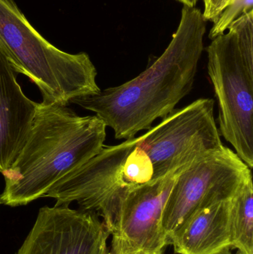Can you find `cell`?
I'll list each match as a JSON object with an SVG mask.
<instances>
[{
	"label": "cell",
	"instance_id": "1",
	"mask_svg": "<svg viewBox=\"0 0 253 254\" xmlns=\"http://www.w3.org/2000/svg\"><path fill=\"white\" fill-rule=\"evenodd\" d=\"M206 21L202 10L184 5L181 20L163 54L132 80L70 103L93 112L117 139L135 137L175 110L193 89L203 51Z\"/></svg>",
	"mask_w": 253,
	"mask_h": 254
},
{
	"label": "cell",
	"instance_id": "2",
	"mask_svg": "<svg viewBox=\"0 0 253 254\" xmlns=\"http://www.w3.org/2000/svg\"><path fill=\"white\" fill-rule=\"evenodd\" d=\"M106 126L97 116H79L67 106L39 104L28 140L2 173L1 204L26 205L98 153Z\"/></svg>",
	"mask_w": 253,
	"mask_h": 254
},
{
	"label": "cell",
	"instance_id": "3",
	"mask_svg": "<svg viewBox=\"0 0 253 254\" xmlns=\"http://www.w3.org/2000/svg\"><path fill=\"white\" fill-rule=\"evenodd\" d=\"M0 47L15 72L37 85L43 104L67 106L74 98L101 91L89 55L67 53L51 44L14 0H0Z\"/></svg>",
	"mask_w": 253,
	"mask_h": 254
},
{
	"label": "cell",
	"instance_id": "4",
	"mask_svg": "<svg viewBox=\"0 0 253 254\" xmlns=\"http://www.w3.org/2000/svg\"><path fill=\"white\" fill-rule=\"evenodd\" d=\"M206 49L208 74L218 101L219 133L253 167V10Z\"/></svg>",
	"mask_w": 253,
	"mask_h": 254
},
{
	"label": "cell",
	"instance_id": "5",
	"mask_svg": "<svg viewBox=\"0 0 253 254\" xmlns=\"http://www.w3.org/2000/svg\"><path fill=\"white\" fill-rule=\"evenodd\" d=\"M150 181L144 161L133 149V139L102 146L86 164L61 179L44 197L56 199L55 206L76 201L80 210L101 216L110 234L120 202L132 188Z\"/></svg>",
	"mask_w": 253,
	"mask_h": 254
},
{
	"label": "cell",
	"instance_id": "6",
	"mask_svg": "<svg viewBox=\"0 0 253 254\" xmlns=\"http://www.w3.org/2000/svg\"><path fill=\"white\" fill-rule=\"evenodd\" d=\"M154 166V180L181 171L224 146L214 117V101L201 98L174 110L140 136Z\"/></svg>",
	"mask_w": 253,
	"mask_h": 254
},
{
	"label": "cell",
	"instance_id": "7",
	"mask_svg": "<svg viewBox=\"0 0 253 254\" xmlns=\"http://www.w3.org/2000/svg\"><path fill=\"white\" fill-rule=\"evenodd\" d=\"M251 177L252 170L224 146L186 167L177 176L163 209L162 227L168 244L175 230L192 213L230 199Z\"/></svg>",
	"mask_w": 253,
	"mask_h": 254
},
{
	"label": "cell",
	"instance_id": "8",
	"mask_svg": "<svg viewBox=\"0 0 253 254\" xmlns=\"http://www.w3.org/2000/svg\"><path fill=\"white\" fill-rule=\"evenodd\" d=\"M132 188L120 202L109 254H163L168 246L162 216L180 173Z\"/></svg>",
	"mask_w": 253,
	"mask_h": 254
},
{
	"label": "cell",
	"instance_id": "9",
	"mask_svg": "<svg viewBox=\"0 0 253 254\" xmlns=\"http://www.w3.org/2000/svg\"><path fill=\"white\" fill-rule=\"evenodd\" d=\"M110 235L96 213L46 206L15 254H109Z\"/></svg>",
	"mask_w": 253,
	"mask_h": 254
},
{
	"label": "cell",
	"instance_id": "10",
	"mask_svg": "<svg viewBox=\"0 0 253 254\" xmlns=\"http://www.w3.org/2000/svg\"><path fill=\"white\" fill-rule=\"evenodd\" d=\"M38 106L22 92L0 47V173L13 165L25 146Z\"/></svg>",
	"mask_w": 253,
	"mask_h": 254
},
{
	"label": "cell",
	"instance_id": "11",
	"mask_svg": "<svg viewBox=\"0 0 253 254\" xmlns=\"http://www.w3.org/2000/svg\"><path fill=\"white\" fill-rule=\"evenodd\" d=\"M230 199L192 213L171 236L177 254H217L231 249Z\"/></svg>",
	"mask_w": 253,
	"mask_h": 254
},
{
	"label": "cell",
	"instance_id": "12",
	"mask_svg": "<svg viewBox=\"0 0 253 254\" xmlns=\"http://www.w3.org/2000/svg\"><path fill=\"white\" fill-rule=\"evenodd\" d=\"M231 248L236 254H253V177L242 184L230 200Z\"/></svg>",
	"mask_w": 253,
	"mask_h": 254
},
{
	"label": "cell",
	"instance_id": "13",
	"mask_svg": "<svg viewBox=\"0 0 253 254\" xmlns=\"http://www.w3.org/2000/svg\"><path fill=\"white\" fill-rule=\"evenodd\" d=\"M253 0H233L222 10L209 33V38L213 40L228 28L230 24L239 16L253 10Z\"/></svg>",
	"mask_w": 253,
	"mask_h": 254
},
{
	"label": "cell",
	"instance_id": "14",
	"mask_svg": "<svg viewBox=\"0 0 253 254\" xmlns=\"http://www.w3.org/2000/svg\"><path fill=\"white\" fill-rule=\"evenodd\" d=\"M233 0H203L204 9L202 13L205 20L215 22L220 13Z\"/></svg>",
	"mask_w": 253,
	"mask_h": 254
},
{
	"label": "cell",
	"instance_id": "15",
	"mask_svg": "<svg viewBox=\"0 0 253 254\" xmlns=\"http://www.w3.org/2000/svg\"><path fill=\"white\" fill-rule=\"evenodd\" d=\"M179 2L182 3L184 5L188 6V7H196L199 0H176Z\"/></svg>",
	"mask_w": 253,
	"mask_h": 254
},
{
	"label": "cell",
	"instance_id": "16",
	"mask_svg": "<svg viewBox=\"0 0 253 254\" xmlns=\"http://www.w3.org/2000/svg\"><path fill=\"white\" fill-rule=\"evenodd\" d=\"M217 254H232L231 251H230V249H226L224 250H223L222 252H220V253Z\"/></svg>",
	"mask_w": 253,
	"mask_h": 254
},
{
	"label": "cell",
	"instance_id": "17",
	"mask_svg": "<svg viewBox=\"0 0 253 254\" xmlns=\"http://www.w3.org/2000/svg\"><path fill=\"white\" fill-rule=\"evenodd\" d=\"M1 204V201H0V204Z\"/></svg>",
	"mask_w": 253,
	"mask_h": 254
}]
</instances>
